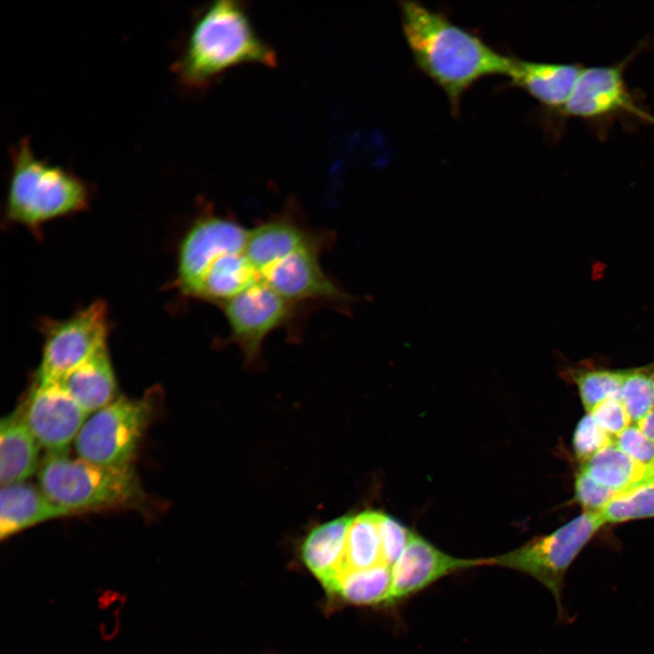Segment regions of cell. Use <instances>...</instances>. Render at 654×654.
<instances>
[{"label": "cell", "mask_w": 654, "mask_h": 654, "mask_svg": "<svg viewBox=\"0 0 654 654\" xmlns=\"http://www.w3.org/2000/svg\"><path fill=\"white\" fill-rule=\"evenodd\" d=\"M352 517L343 516L313 529L302 546L307 568L324 585L342 559L346 535Z\"/></svg>", "instance_id": "ffe728a7"}, {"label": "cell", "mask_w": 654, "mask_h": 654, "mask_svg": "<svg viewBox=\"0 0 654 654\" xmlns=\"http://www.w3.org/2000/svg\"><path fill=\"white\" fill-rule=\"evenodd\" d=\"M40 447L21 412L3 418L0 423L1 486L24 482L31 477L38 466Z\"/></svg>", "instance_id": "2e32d148"}, {"label": "cell", "mask_w": 654, "mask_h": 654, "mask_svg": "<svg viewBox=\"0 0 654 654\" xmlns=\"http://www.w3.org/2000/svg\"><path fill=\"white\" fill-rule=\"evenodd\" d=\"M582 68V64L577 63L535 62L512 57L507 77L511 84L555 114L567 101Z\"/></svg>", "instance_id": "5bb4252c"}, {"label": "cell", "mask_w": 654, "mask_h": 654, "mask_svg": "<svg viewBox=\"0 0 654 654\" xmlns=\"http://www.w3.org/2000/svg\"><path fill=\"white\" fill-rule=\"evenodd\" d=\"M581 469L595 481L619 495L654 482V465L632 459L611 444L582 463Z\"/></svg>", "instance_id": "ac0fdd59"}, {"label": "cell", "mask_w": 654, "mask_h": 654, "mask_svg": "<svg viewBox=\"0 0 654 654\" xmlns=\"http://www.w3.org/2000/svg\"><path fill=\"white\" fill-rule=\"evenodd\" d=\"M626 372V371L594 370L581 372L574 377L587 413L600 402L619 397Z\"/></svg>", "instance_id": "603a6c76"}, {"label": "cell", "mask_w": 654, "mask_h": 654, "mask_svg": "<svg viewBox=\"0 0 654 654\" xmlns=\"http://www.w3.org/2000/svg\"><path fill=\"white\" fill-rule=\"evenodd\" d=\"M590 413L597 424L614 438L631 425L629 416L619 397L600 402Z\"/></svg>", "instance_id": "83f0119b"}, {"label": "cell", "mask_w": 654, "mask_h": 654, "mask_svg": "<svg viewBox=\"0 0 654 654\" xmlns=\"http://www.w3.org/2000/svg\"><path fill=\"white\" fill-rule=\"evenodd\" d=\"M611 444L614 437L601 429L590 413L581 418L573 435L574 453L581 463Z\"/></svg>", "instance_id": "d4e9b609"}, {"label": "cell", "mask_w": 654, "mask_h": 654, "mask_svg": "<svg viewBox=\"0 0 654 654\" xmlns=\"http://www.w3.org/2000/svg\"><path fill=\"white\" fill-rule=\"evenodd\" d=\"M379 532L383 562L392 568L406 548L412 531L394 518L381 513Z\"/></svg>", "instance_id": "484cf974"}, {"label": "cell", "mask_w": 654, "mask_h": 654, "mask_svg": "<svg viewBox=\"0 0 654 654\" xmlns=\"http://www.w3.org/2000/svg\"><path fill=\"white\" fill-rule=\"evenodd\" d=\"M245 64L274 67L277 55L254 29L243 3L221 0L196 12L172 68L183 90L201 93Z\"/></svg>", "instance_id": "3957f363"}, {"label": "cell", "mask_w": 654, "mask_h": 654, "mask_svg": "<svg viewBox=\"0 0 654 654\" xmlns=\"http://www.w3.org/2000/svg\"><path fill=\"white\" fill-rule=\"evenodd\" d=\"M614 444L637 461L654 465V443L635 424L629 425L617 435Z\"/></svg>", "instance_id": "f1b7e54d"}, {"label": "cell", "mask_w": 654, "mask_h": 654, "mask_svg": "<svg viewBox=\"0 0 654 654\" xmlns=\"http://www.w3.org/2000/svg\"><path fill=\"white\" fill-rule=\"evenodd\" d=\"M380 516L379 511L365 510L352 517L342 559L332 577L323 585L326 589L347 572L384 564L379 532Z\"/></svg>", "instance_id": "d6986e66"}, {"label": "cell", "mask_w": 654, "mask_h": 654, "mask_svg": "<svg viewBox=\"0 0 654 654\" xmlns=\"http://www.w3.org/2000/svg\"><path fill=\"white\" fill-rule=\"evenodd\" d=\"M1 487V540L36 524L72 515L70 510L52 501L40 488L30 483L24 481Z\"/></svg>", "instance_id": "9a60e30c"}, {"label": "cell", "mask_w": 654, "mask_h": 654, "mask_svg": "<svg viewBox=\"0 0 654 654\" xmlns=\"http://www.w3.org/2000/svg\"><path fill=\"white\" fill-rule=\"evenodd\" d=\"M59 382L87 414L115 400L116 382L107 348L94 353Z\"/></svg>", "instance_id": "e0dca14e"}, {"label": "cell", "mask_w": 654, "mask_h": 654, "mask_svg": "<svg viewBox=\"0 0 654 654\" xmlns=\"http://www.w3.org/2000/svg\"><path fill=\"white\" fill-rule=\"evenodd\" d=\"M38 481L52 501L72 514L139 508L145 501L133 465L106 466L49 453L42 461Z\"/></svg>", "instance_id": "8992f818"}, {"label": "cell", "mask_w": 654, "mask_h": 654, "mask_svg": "<svg viewBox=\"0 0 654 654\" xmlns=\"http://www.w3.org/2000/svg\"><path fill=\"white\" fill-rule=\"evenodd\" d=\"M391 585L392 568L382 564L347 572L328 590L351 603L372 605L390 603Z\"/></svg>", "instance_id": "44dd1931"}, {"label": "cell", "mask_w": 654, "mask_h": 654, "mask_svg": "<svg viewBox=\"0 0 654 654\" xmlns=\"http://www.w3.org/2000/svg\"><path fill=\"white\" fill-rule=\"evenodd\" d=\"M598 512L604 524L654 518V482L614 498Z\"/></svg>", "instance_id": "7402d4cb"}, {"label": "cell", "mask_w": 654, "mask_h": 654, "mask_svg": "<svg viewBox=\"0 0 654 654\" xmlns=\"http://www.w3.org/2000/svg\"><path fill=\"white\" fill-rule=\"evenodd\" d=\"M248 230L211 210L198 216L179 246L180 291L221 306L256 282L247 254Z\"/></svg>", "instance_id": "277c9868"}, {"label": "cell", "mask_w": 654, "mask_h": 654, "mask_svg": "<svg viewBox=\"0 0 654 654\" xmlns=\"http://www.w3.org/2000/svg\"><path fill=\"white\" fill-rule=\"evenodd\" d=\"M229 325L228 341L242 351L247 363L260 360L263 343L275 330L296 318L295 304L257 281L220 306Z\"/></svg>", "instance_id": "8fae6325"}, {"label": "cell", "mask_w": 654, "mask_h": 654, "mask_svg": "<svg viewBox=\"0 0 654 654\" xmlns=\"http://www.w3.org/2000/svg\"><path fill=\"white\" fill-rule=\"evenodd\" d=\"M21 414L40 446L53 454H65L88 415L54 381H35Z\"/></svg>", "instance_id": "7c38bea8"}, {"label": "cell", "mask_w": 654, "mask_h": 654, "mask_svg": "<svg viewBox=\"0 0 654 654\" xmlns=\"http://www.w3.org/2000/svg\"><path fill=\"white\" fill-rule=\"evenodd\" d=\"M641 120H643V121H645V122H648V123H649V124H651L654 125V116L651 115V114H649L647 113V112L643 114Z\"/></svg>", "instance_id": "4dcf8cb0"}, {"label": "cell", "mask_w": 654, "mask_h": 654, "mask_svg": "<svg viewBox=\"0 0 654 654\" xmlns=\"http://www.w3.org/2000/svg\"><path fill=\"white\" fill-rule=\"evenodd\" d=\"M153 399L120 396L94 412L74 448L80 459L106 466H131L154 416Z\"/></svg>", "instance_id": "ba28073f"}, {"label": "cell", "mask_w": 654, "mask_h": 654, "mask_svg": "<svg viewBox=\"0 0 654 654\" xmlns=\"http://www.w3.org/2000/svg\"><path fill=\"white\" fill-rule=\"evenodd\" d=\"M329 233L306 224L294 204L248 230L247 254L258 280L290 302H316L349 311L355 296L324 272Z\"/></svg>", "instance_id": "6da1fadb"}, {"label": "cell", "mask_w": 654, "mask_h": 654, "mask_svg": "<svg viewBox=\"0 0 654 654\" xmlns=\"http://www.w3.org/2000/svg\"><path fill=\"white\" fill-rule=\"evenodd\" d=\"M635 425L654 443V408Z\"/></svg>", "instance_id": "f546056e"}, {"label": "cell", "mask_w": 654, "mask_h": 654, "mask_svg": "<svg viewBox=\"0 0 654 654\" xmlns=\"http://www.w3.org/2000/svg\"><path fill=\"white\" fill-rule=\"evenodd\" d=\"M603 525L598 511H584L554 531L534 538L510 552L486 558L484 562L533 577L550 591L561 616L566 572Z\"/></svg>", "instance_id": "52a82bcc"}, {"label": "cell", "mask_w": 654, "mask_h": 654, "mask_svg": "<svg viewBox=\"0 0 654 654\" xmlns=\"http://www.w3.org/2000/svg\"><path fill=\"white\" fill-rule=\"evenodd\" d=\"M400 12L416 65L443 90L454 114L462 95L480 79L508 76L512 57L497 52L445 15L415 1L401 2Z\"/></svg>", "instance_id": "7a4b0ae2"}, {"label": "cell", "mask_w": 654, "mask_h": 654, "mask_svg": "<svg viewBox=\"0 0 654 654\" xmlns=\"http://www.w3.org/2000/svg\"><path fill=\"white\" fill-rule=\"evenodd\" d=\"M483 565L484 559L451 556L412 531L406 548L392 567L390 604L423 590L451 572Z\"/></svg>", "instance_id": "4fadbf2b"}, {"label": "cell", "mask_w": 654, "mask_h": 654, "mask_svg": "<svg viewBox=\"0 0 654 654\" xmlns=\"http://www.w3.org/2000/svg\"><path fill=\"white\" fill-rule=\"evenodd\" d=\"M7 218L35 229L51 220L87 209L90 184L70 169L38 157L29 137L9 149Z\"/></svg>", "instance_id": "5b68a950"}, {"label": "cell", "mask_w": 654, "mask_h": 654, "mask_svg": "<svg viewBox=\"0 0 654 654\" xmlns=\"http://www.w3.org/2000/svg\"><path fill=\"white\" fill-rule=\"evenodd\" d=\"M619 399L631 423L637 424L654 408L650 374L644 371H629L622 382Z\"/></svg>", "instance_id": "cb8c5ba5"}, {"label": "cell", "mask_w": 654, "mask_h": 654, "mask_svg": "<svg viewBox=\"0 0 654 654\" xmlns=\"http://www.w3.org/2000/svg\"><path fill=\"white\" fill-rule=\"evenodd\" d=\"M107 308L96 301L73 316L45 326L43 353L35 381L59 382L107 348Z\"/></svg>", "instance_id": "9c48e42d"}, {"label": "cell", "mask_w": 654, "mask_h": 654, "mask_svg": "<svg viewBox=\"0 0 654 654\" xmlns=\"http://www.w3.org/2000/svg\"><path fill=\"white\" fill-rule=\"evenodd\" d=\"M575 500L584 511H599L603 506L619 494L595 481L582 469L575 477Z\"/></svg>", "instance_id": "4316f807"}, {"label": "cell", "mask_w": 654, "mask_h": 654, "mask_svg": "<svg viewBox=\"0 0 654 654\" xmlns=\"http://www.w3.org/2000/svg\"><path fill=\"white\" fill-rule=\"evenodd\" d=\"M650 379H651V390H652V399H653V406H654V369L652 372L650 373Z\"/></svg>", "instance_id": "1f68e13d"}, {"label": "cell", "mask_w": 654, "mask_h": 654, "mask_svg": "<svg viewBox=\"0 0 654 654\" xmlns=\"http://www.w3.org/2000/svg\"><path fill=\"white\" fill-rule=\"evenodd\" d=\"M638 51L613 64L583 67L567 101L553 114L594 124H603L625 114L641 120L646 112L636 104L625 80V70Z\"/></svg>", "instance_id": "30bf717a"}]
</instances>
